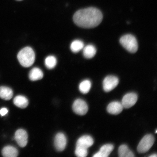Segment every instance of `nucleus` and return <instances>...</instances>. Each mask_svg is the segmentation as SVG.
<instances>
[{"instance_id":"nucleus-1","label":"nucleus","mask_w":157,"mask_h":157,"mask_svg":"<svg viewBox=\"0 0 157 157\" xmlns=\"http://www.w3.org/2000/svg\"><path fill=\"white\" fill-rule=\"evenodd\" d=\"M103 15L99 10L94 7L78 10L75 13L73 20L75 24L82 28H93L101 22Z\"/></svg>"},{"instance_id":"nucleus-2","label":"nucleus","mask_w":157,"mask_h":157,"mask_svg":"<svg viewBox=\"0 0 157 157\" xmlns=\"http://www.w3.org/2000/svg\"><path fill=\"white\" fill-rule=\"evenodd\" d=\"M17 58L21 66L29 67L34 63L35 59V52L31 47H25L19 52Z\"/></svg>"},{"instance_id":"nucleus-3","label":"nucleus","mask_w":157,"mask_h":157,"mask_svg":"<svg viewBox=\"0 0 157 157\" xmlns=\"http://www.w3.org/2000/svg\"><path fill=\"white\" fill-rule=\"evenodd\" d=\"M120 42L124 48L130 53H134L138 50L137 40L132 35L128 34L123 35L120 39Z\"/></svg>"},{"instance_id":"nucleus-4","label":"nucleus","mask_w":157,"mask_h":157,"mask_svg":"<svg viewBox=\"0 0 157 157\" xmlns=\"http://www.w3.org/2000/svg\"><path fill=\"white\" fill-rule=\"evenodd\" d=\"M155 142L154 136L148 134L143 137L137 146V150L140 153H144L148 151L151 148Z\"/></svg>"},{"instance_id":"nucleus-5","label":"nucleus","mask_w":157,"mask_h":157,"mask_svg":"<svg viewBox=\"0 0 157 157\" xmlns=\"http://www.w3.org/2000/svg\"><path fill=\"white\" fill-rule=\"evenodd\" d=\"M119 83V78L115 76H106L103 81V88L106 92H109L117 87Z\"/></svg>"},{"instance_id":"nucleus-6","label":"nucleus","mask_w":157,"mask_h":157,"mask_svg":"<svg viewBox=\"0 0 157 157\" xmlns=\"http://www.w3.org/2000/svg\"><path fill=\"white\" fill-rule=\"evenodd\" d=\"M72 109L74 112L77 114L84 115L87 113L88 108L85 101L78 99L74 101L72 105Z\"/></svg>"},{"instance_id":"nucleus-7","label":"nucleus","mask_w":157,"mask_h":157,"mask_svg":"<svg viewBox=\"0 0 157 157\" xmlns=\"http://www.w3.org/2000/svg\"><path fill=\"white\" fill-rule=\"evenodd\" d=\"M137 95L136 94L131 93L127 94L124 96L121 104L123 108L129 109L134 105L137 101Z\"/></svg>"},{"instance_id":"nucleus-8","label":"nucleus","mask_w":157,"mask_h":157,"mask_svg":"<svg viewBox=\"0 0 157 157\" xmlns=\"http://www.w3.org/2000/svg\"><path fill=\"white\" fill-rule=\"evenodd\" d=\"M28 134L26 131L23 129H19L15 134V139L19 146L24 147L28 142Z\"/></svg>"},{"instance_id":"nucleus-9","label":"nucleus","mask_w":157,"mask_h":157,"mask_svg":"<svg viewBox=\"0 0 157 157\" xmlns=\"http://www.w3.org/2000/svg\"><path fill=\"white\" fill-rule=\"evenodd\" d=\"M67 142L66 137L64 133L60 132L56 135L54 139V146L58 151H62L64 150Z\"/></svg>"},{"instance_id":"nucleus-10","label":"nucleus","mask_w":157,"mask_h":157,"mask_svg":"<svg viewBox=\"0 0 157 157\" xmlns=\"http://www.w3.org/2000/svg\"><path fill=\"white\" fill-rule=\"evenodd\" d=\"M93 139L90 135H85L80 137L76 142V147L88 149L94 144Z\"/></svg>"},{"instance_id":"nucleus-11","label":"nucleus","mask_w":157,"mask_h":157,"mask_svg":"<svg viewBox=\"0 0 157 157\" xmlns=\"http://www.w3.org/2000/svg\"><path fill=\"white\" fill-rule=\"evenodd\" d=\"M123 109L121 103L119 101H113L110 103L107 107L108 112L111 114L118 115L122 112Z\"/></svg>"},{"instance_id":"nucleus-12","label":"nucleus","mask_w":157,"mask_h":157,"mask_svg":"<svg viewBox=\"0 0 157 157\" xmlns=\"http://www.w3.org/2000/svg\"><path fill=\"white\" fill-rule=\"evenodd\" d=\"M113 144H109L103 145L101 147L99 152L94 155V157H107L109 156L113 150Z\"/></svg>"},{"instance_id":"nucleus-13","label":"nucleus","mask_w":157,"mask_h":157,"mask_svg":"<svg viewBox=\"0 0 157 157\" xmlns=\"http://www.w3.org/2000/svg\"><path fill=\"white\" fill-rule=\"evenodd\" d=\"M43 77L44 73L42 70L39 68H33L29 72V78L31 81H36L40 80Z\"/></svg>"},{"instance_id":"nucleus-14","label":"nucleus","mask_w":157,"mask_h":157,"mask_svg":"<svg viewBox=\"0 0 157 157\" xmlns=\"http://www.w3.org/2000/svg\"><path fill=\"white\" fill-rule=\"evenodd\" d=\"M2 153L3 156L5 157H16L18 155L17 148L12 146L5 147L2 150Z\"/></svg>"},{"instance_id":"nucleus-15","label":"nucleus","mask_w":157,"mask_h":157,"mask_svg":"<svg viewBox=\"0 0 157 157\" xmlns=\"http://www.w3.org/2000/svg\"><path fill=\"white\" fill-rule=\"evenodd\" d=\"M13 91L11 88L6 86L0 87V98L1 99L9 101L13 97Z\"/></svg>"},{"instance_id":"nucleus-16","label":"nucleus","mask_w":157,"mask_h":157,"mask_svg":"<svg viewBox=\"0 0 157 157\" xmlns=\"http://www.w3.org/2000/svg\"><path fill=\"white\" fill-rule=\"evenodd\" d=\"M83 49V56L87 59L93 58L97 53V49L92 44H88L84 47Z\"/></svg>"},{"instance_id":"nucleus-17","label":"nucleus","mask_w":157,"mask_h":157,"mask_svg":"<svg viewBox=\"0 0 157 157\" xmlns=\"http://www.w3.org/2000/svg\"><path fill=\"white\" fill-rule=\"evenodd\" d=\"M13 103L17 107L21 109H25L28 106L29 101L24 96L18 95L13 99Z\"/></svg>"},{"instance_id":"nucleus-18","label":"nucleus","mask_w":157,"mask_h":157,"mask_svg":"<svg viewBox=\"0 0 157 157\" xmlns=\"http://www.w3.org/2000/svg\"><path fill=\"white\" fill-rule=\"evenodd\" d=\"M119 156L120 157H133V152L127 145L123 144L120 146L118 149Z\"/></svg>"},{"instance_id":"nucleus-19","label":"nucleus","mask_w":157,"mask_h":157,"mask_svg":"<svg viewBox=\"0 0 157 157\" xmlns=\"http://www.w3.org/2000/svg\"><path fill=\"white\" fill-rule=\"evenodd\" d=\"M84 47V44L83 41L79 40H75L70 45V49L72 52L78 53L83 50Z\"/></svg>"},{"instance_id":"nucleus-20","label":"nucleus","mask_w":157,"mask_h":157,"mask_svg":"<svg viewBox=\"0 0 157 157\" xmlns=\"http://www.w3.org/2000/svg\"><path fill=\"white\" fill-rule=\"evenodd\" d=\"M91 86V81L89 80H85L79 84V89L81 93L83 94L89 92Z\"/></svg>"},{"instance_id":"nucleus-21","label":"nucleus","mask_w":157,"mask_h":157,"mask_svg":"<svg viewBox=\"0 0 157 157\" xmlns=\"http://www.w3.org/2000/svg\"><path fill=\"white\" fill-rule=\"evenodd\" d=\"M44 63L45 66L47 68L49 69H52L56 66V58L54 56H49L45 59Z\"/></svg>"},{"instance_id":"nucleus-22","label":"nucleus","mask_w":157,"mask_h":157,"mask_svg":"<svg viewBox=\"0 0 157 157\" xmlns=\"http://www.w3.org/2000/svg\"><path fill=\"white\" fill-rule=\"evenodd\" d=\"M75 154L78 157H86L88 154V149L82 147H76Z\"/></svg>"},{"instance_id":"nucleus-23","label":"nucleus","mask_w":157,"mask_h":157,"mask_svg":"<svg viewBox=\"0 0 157 157\" xmlns=\"http://www.w3.org/2000/svg\"><path fill=\"white\" fill-rule=\"evenodd\" d=\"M8 112V110L6 109V108H2L1 110H0V114L2 116H5Z\"/></svg>"},{"instance_id":"nucleus-24","label":"nucleus","mask_w":157,"mask_h":157,"mask_svg":"<svg viewBox=\"0 0 157 157\" xmlns=\"http://www.w3.org/2000/svg\"><path fill=\"white\" fill-rule=\"evenodd\" d=\"M150 157H156L157 155H156V154H153L152 155H151L150 156Z\"/></svg>"},{"instance_id":"nucleus-25","label":"nucleus","mask_w":157,"mask_h":157,"mask_svg":"<svg viewBox=\"0 0 157 157\" xmlns=\"http://www.w3.org/2000/svg\"><path fill=\"white\" fill-rule=\"evenodd\" d=\"M17 1H22V0H17Z\"/></svg>"},{"instance_id":"nucleus-26","label":"nucleus","mask_w":157,"mask_h":157,"mask_svg":"<svg viewBox=\"0 0 157 157\" xmlns=\"http://www.w3.org/2000/svg\"><path fill=\"white\" fill-rule=\"evenodd\" d=\"M156 133H157V130H156Z\"/></svg>"}]
</instances>
